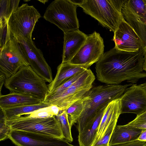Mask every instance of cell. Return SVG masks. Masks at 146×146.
Listing matches in <instances>:
<instances>
[{
    "instance_id": "d6a6232c",
    "label": "cell",
    "mask_w": 146,
    "mask_h": 146,
    "mask_svg": "<svg viewBox=\"0 0 146 146\" xmlns=\"http://www.w3.org/2000/svg\"><path fill=\"white\" fill-rule=\"evenodd\" d=\"M144 58L143 70L146 72V48L144 49Z\"/></svg>"
},
{
    "instance_id": "7c38bea8",
    "label": "cell",
    "mask_w": 146,
    "mask_h": 146,
    "mask_svg": "<svg viewBox=\"0 0 146 146\" xmlns=\"http://www.w3.org/2000/svg\"><path fill=\"white\" fill-rule=\"evenodd\" d=\"M16 40L32 69L46 82H51L53 80L51 69L42 51L36 47L33 40Z\"/></svg>"
},
{
    "instance_id": "5bb4252c",
    "label": "cell",
    "mask_w": 146,
    "mask_h": 146,
    "mask_svg": "<svg viewBox=\"0 0 146 146\" xmlns=\"http://www.w3.org/2000/svg\"><path fill=\"white\" fill-rule=\"evenodd\" d=\"M113 40L115 47L120 50L135 52L143 48L140 38L122 17L118 28L114 33Z\"/></svg>"
},
{
    "instance_id": "f1b7e54d",
    "label": "cell",
    "mask_w": 146,
    "mask_h": 146,
    "mask_svg": "<svg viewBox=\"0 0 146 146\" xmlns=\"http://www.w3.org/2000/svg\"><path fill=\"white\" fill-rule=\"evenodd\" d=\"M125 125L131 127L146 129V111L137 115L134 120Z\"/></svg>"
},
{
    "instance_id": "9a60e30c",
    "label": "cell",
    "mask_w": 146,
    "mask_h": 146,
    "mask_svg": "<svg viewBox=\"0 0 146 146\" xmlns=\"http://www.w3.org/2000/svg\"><path fill=\"white\" fill-rule=\"evenodd\" d=\"M121 114L139 115L146 111V92L139 85L133 84L120 98Z\"/></svg>"
},
{
    "instance_id": "ac0fdd59",
    "label": "cell",
    "mask_w": 146,
    "mask_h": 146,
    "mask_svg": "<svg viewBox=\"0 0 146 146\" xmlns=\"http://www.w3.org/2000/svg\"><path fill=\"white\" fill-rule=\"evenodd\" d=\"M107 105L102 108L94 120L79 133L78 141L79 146H92L96 140L99 125Z\"/></svg>"
},
{
    "instance_id": "4316f807",
    "label": "cell",
    "mask_w": 146,
    "mask_h": 146,
    "mask_svg": "<svg viewBox=\"0 0 146 146\" xmlns=\"http://www.w3.org/2000/svg\"><path fill=\"white\" fill-rule=\"evenodd\" d=\"M87 69L76 74L48 94L52 95L58 94L73 85L84 76Z\"/></svg>"
},
{
    "instance_id": "9c48e42d",
    "label": "cell",
    "mask_w": 146,
    "mask_h": 146,
    "mask_svg": "<svg viewBox=\"0 0 146 146\" xmlns=\"http://www.w3.org/2000/svg\"><path fill=\"white\" fill-rule=\"evenodd\" d=\"M121 13L123 19L140 38L146 48V0H124Z\"/></svg>"
},
{
    "instance_id": "8d00e7d4",
    "label": "cell",
    "mask_w": 146,
    "mask_h": 146,
    "mask_svg": "<svg viewBox=\"0 0 146 146\" xmlns=\"http://www.w3.org/2000/svg\"></svg>"
},
{
    "instance_id": "83f0119b",
    "label": "cell",
    "mask_w": 146,
    "mask_h": 146,
    "mask_svg": "<svg viewBox=\"0 0 146 146\" xmlns=\"http://www.w3.org/2000/svg\"><path fill=\"white\" fill-rule=\"evenodd\" d=\"M118 119L113 121L109 125L102 137L92 146H100L103 145L109 146V143L114 129L116 125Z\"/></svg>"
},
{
    "instance_id": "603a6c76",
    "label": "cell",
    "mask_w": 146,
    "mask_h": 146,
    "mask_svg": "<svg viewBox=\"0 0 146 146\" xmlns=\"http://www.w3.org/2000/svg\"><path fill=\"white\" fill-rule=\"evenodd\" d=\"M20 0H0V26L7 24L12 13L19 7Z\"/></svg>"
},
{
    "instance_id": "277c9868",
    "label": "cell",
    "mask_w": 146,
    "mask_h": 146,
    "mask_svg": "<svg viewBox=\"0 0 146 146\" xmlns=\"http://www.w3.org/2000/svg\"><path fill=\"white\" fill-rule=\"evenodd\" d=\"M124 0H82L77 5L103 27L114 33L122 18L121 10Z\"/></svg>"
},
{
    "instance_id": "4fadbf2b",
    "label": "cell",
    "mask_w": 146,
    "mask_h": 146,
    "mask_svg": "<svg viewBox=\"0 0 146 146\" xmlns=\"http://www.w3.org/2000/svg\"><path fill=\"white\" fill-rule=\"evenodd\" d=\"M9 139L17 146H73L64 139L11 129Z\"/></svg>"
},
{
    "instance_id": "7a4b0ae2",
    "label": "cell",
    "mask_w": 146,
    "mask_h": 146,
    "mask_svg": "<svg viewBox=\"0 0 146 146\" xmlns=\"http://www.w3.org/2000/svg\"><path fill=\"white\" fill-rule=\"evenodd\" d=\"M133 84H106L92 87L86 94L88 97L80 115L78 119V129L80 133L93 121L100 109L114 100L120 99Z\"/></svg>"
},
{
    "instance_id": "836d02e7",
    "label": "cell",
    "mask_w": 146,
    "mask_h": 146,
    "mask_svg": "<svg viewBox=\"0 0 146 146\" xmlns=\"http://www.w3.org/2000/svg\"><path fill=\"white\" fill-rule=\"evenodd\" d=\"M139 85L146 92V82L142 84H139Z\"/></svg>"
},
{
    "instance_id": "6da1fadb",
    "label": "cell",
    "mask_w": 146,
    "mask_h": 146,
    "mask_svg": "<svg viewBox=\"0 0 146 146\" xmlns=\"http://www.w3.org/2000/svg\"><path fill=\"white\" fill-rule=\"evenodd\" d=\"M144 63L143 48L128 52L114 47L104 53L96 63L97 78L107 84H119L125 81L135 84L140 79L146 77Z\"/></svg>"
},
{
    "instance_id": "44dd1931",
    "label": "cell",
    "mask_w": 146,
    "mask_h": 146,
    "mask_svg": "<svg viewBox=\"0 0 146 146\" xmlns=\"http://www.w3.org/2000/svg\"><path fill=\"white\" fill-rule=\"evenodd\" d=\"M86 69L82 67L70 64L67 62H62L57 67L55 77L48 85L49 93L52 92L76 74Z\"/></svg>"
},
{
    "instance_id": "e575fe53",
    "label": "cell",
    "mask_w": 146,
    "mask_h": 146,
    "mask_svg": "<svg viewBox=\"0 0 146 146\" xmlns=\"http://www.w3.org/2000/svg\"><path fill=\"white\" fill-rule=\"evenodd\" d=\"M100 146H109L108 145H101Z\"/></svg>"
},
{
    "instance_id": "cb8c5ba5",
    "label": "cell",
    "mask_w": 146,
    "mask_h": 146,
    "mask_svg": "<svg viewBox=\"0 0 146 146\" xmlns=\"http://www.w3.org/2000/svg\"><path fill=\"white\" fill-rule=\"evenodd\" d=\"M88 98L86 94L84 97L75 102L65 110L68 115L71 127L77 122L78 119L83 111L85 102Z\"/></svg>"
},
{
    "instance_id": "8992f818",
    "label": "cell",
    "mask_w": 146,
    "mask_h": 146,
    "mask_svg": "<svg viewBox=\"0 0 146 146\" xmlns=\"http://www.w3.org/2000/svg\"><path fill=\"white\" fill-rule=\"evenodd\" d=\"M41 15L33 5L23 3L11 15L8 27L12 36L16 40H33L35 25Z\"/></svg>"
},
{
    "instance_id": "52a82bcc",
    "label": "cell",
    "mask_w": 146,
    "mask_h": 146,
    "mask_svg": "<svg viewBox=\"0 0 146 146\" xmlns=\"http://www.w3.org/2000/svg\"><path fill=\"white\" fill-rule=\"evenodd\" d=\"M71 0H56L48 6L43 16L46 21L62 30L64 33L79 29L76 9Z\"/></svg>"
},
{
    "instance_id": "3957f363",
    "label": "cell",
    "mask_w": 146,
    "mask_h": 146,
    "mask_svg": "<svg viewBox=\"0 0 146 146\" xmlns=\"http://www.w3.org/2000/svg\"><path fill=\"white\" fill-rule=\"evenodd\" d=\"M4 84L10 92L28 94L42 102L49 93L46 82L30 65L22 67L6 79Z\"/></svg>"
},
{
    "instance_id": "5b68a950",
    "label": "cell",
    "mask_w": 146,
    "mask_h": 146,
    "mask_svg": "<svg viewBox=\"0 0 146 146\" xmlns=\"http://www.w3.org/2000/svg\"><path fill=\"white\" fill-rule=\"evenodd\" d=\"M26 115L6 120V123L11 129L64 139L60 124L55 116L37 118Z\"/></svg>"
},
{
    "instance_id": "f546056e",
    "label": "cell",
    "mask_w": 146,
    "mask_h": 146,
    "mask_svg": "<svg viewBox=\"0 0 146 146\" xmlns=\"http://www.w3.org/2000/svg\"><path fill=\"white\" fill-rule=\"evenodd\" d=\"M11 131V129L7 124L6 120L2 112V114H1L0 120V141L9 139V135Z\"/></svg>"
},
{
    "instance_id": "d590c367",
    "label": "cell",
    "mask_w": 146,
    "mask_h": 146,
    "mask_svg": "<svg viewBox=\"0 0 146 146\" xmlns=\"http://www.w3.org/2000/svg\"><path fill=\"white\" fill-rule=\"evenodd\" d=\"M145 146H146V145H145Z\"/></svg>"
},
{
    "instance_id": "7402d4cb",
    "label": "cell",
    "mask_w": 146,
    "mask_h": 146,
    "mask_svg": "<svg viewBox=\"0 0 146 146\" xmlns=\"http://www.w3.org/2000/svg\"><path fill=\"white\" fill-rule=\"evenodd\" d=\"M50 105L43 102L36 104L25 105L0 109L6 120L24 115H28L40 109Z\"/></svg>"
},
{
    "instance_id": "e0dca14e",
    "label": "cell",
    "mask_w": 146,
    "mask_h": 146,
    "mask_svg": "<svg viewBox=\"0 0 146 146\" xmlns=\"http://www.w3.org/2000/svg\"><path fill=\"white\" fill-rule=\"evenodd\" d=\"M121 114L120 99L112 100L108 104L102 119L97 136L94 144L102 137L110 124L114 120L118 119Z\"/></svg>"
},
{
    "instance_id": "ba28073f",
    "label": "cell",
    "mask_w": 146,
    "mask_h": 146,
    "mask_svg": "<svg viewBox=\"0 0 146 146\" xmlns=\"http://www.w3.org/2000/svg\"><path fill=\"white\" fill-rule=\"evenodd\" d=\"M95 79L94 74L88 68L84 76L70 87L55 94H48L43 102L56 106L65 110L78 100L84 97L93 87Z\"/></svg>"
},
{
    "instance_id": "2e32d148",
    "label": "cell",
    "mask_w": 146,
    "mask_h": 146,
    "mask_svg": "<svg viewBox=\"0 0 146 146\" xmlns=\"http://www.w3.org/2000/svg\"><path fill=\"white\" fill-rule=\"evenodd\" d=\"M87 36L79 29L64 33L62 62H67L73 57L85 42Z\"/></svg>"
},
{
    "instance_id": "d4e9b609",
    "label": "cell",
    "mask_w": 146,
    "mask_h": 146,
    "mask_svg": "<svg viewBox=\"0 0 146 146\" xmlns=\"http://www.w3.org/2000/svg\"><path fill=\"white\" fill-rule=\"evenodd\" d=\"M55 116L60 124L64 139L68 142L71 143L73 141L71 132L72 127L68 114L65 110H61Z\"/></svg>"
},
{
    "instance_id": "1f68e13d",
    "label": "cell",
    "mask_w": 146,
    "mask_h": 146,
    "mask_svg": "<svg viewBox=\"0 0 146 146\" xmlns=\"http://www.w3.org/2000/svg\"><path fill=\"white\" fill-rule=\"evenodd\" d=\"M137 140L146 142V129H143Z\"/></svg>"
},
{
    "instance_id": "8fae6325",
    "label": "cell",
    "mask_w": 146,
    "mask_h": 146,
    "mask_svg": "<svg viewBox=\"0 0 146 146\" xmlns=\"http://www.w3.org/2000/svg\"><path fill=\"white\" fill-rule=\"evenodd\" d=\"M103 39L99 33L94 31L87 35L80 49L68 63L86 69L96 63L104 54Z\"/></svg>"
},
{
    "instance_id": "ffe728a7",
    "label": "cell",
    "mask_w": 146,
    "mask_h": 146,
    "mask_svg": "<svg viewBox=\"0 0 146 146\" xmlns=\"http://www.w3.org/2000/svg\"><path fill=\"white\" fill-rule=\"evenodd\" d=\"M42 102L33 96L24 94L10 92L9 94L0 96V109L36 104Z\"/></svg>"
},
{
    "instance_id": "30bf717a",
    "label": "cell",
    "mask_w": 146,
    "mask_h": 146,
    "mask_svg": "<svg viewBox=\"0 0 146 146\" xmlns=\"http://www.w3.org/2000/svg\"><path fill=\"white\" fill-rule=\"evenodd\" d=\"M29 65L21 46L12 37L0 47V71L7 79L22 67Z\"/></svg>"
},
{
    "instance_id": "4dcf8cb0",
    "label": "cell",
    "mask_w": 146,
    "mask_h": 146,
    "mask_svg": "<svg viewBox=\"0 0 146 146\" xmlns=\"http://www.w3.org/2000/svg\"><path fill=\"white\" fill-rule=\"evenodd\" d=\"M146 142L137 140L118 144L114 146H145Z\"/></svg>"
},
{
    "instance_id": "484cf974",
    "label": "cell",
    "mask_w": 146,
    "mask_h": 146,
    "mask_svg": "<svg viewBox=\"0 0 146 146\" xmlns=\"http://www.w3.org/2000/svg\"><path fill=\"white\" fill-rule=\"evenodd\" d=\"M61 110H62L56 106L50 105L36 110L28 115L33 118H47L57 115Z\"/></svg>"
},
{
    "instance_id": "d6986e66",
    "label": "cell",
    "mask_w": 146,
    "mask_h": 146,
    "mask_svg": "<svg viewBox=\"0 0 146 146\" xmlns=\"http://www.w3.org/2000/svg\"><path fill=\"white\" fill-rule=\"evenodd\" d=\"M143 129L131 127L124 125H116L110 139L109 146L137 140Z\"/></svg>"
}]
</instances>
